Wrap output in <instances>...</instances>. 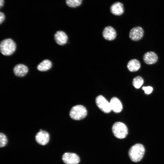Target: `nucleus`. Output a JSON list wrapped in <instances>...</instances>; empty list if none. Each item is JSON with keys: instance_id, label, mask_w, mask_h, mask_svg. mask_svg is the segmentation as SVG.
Instances as JSON below:
<instances>
[{"instance_id": "obj_5", "label": "nucleus", "mask_w": 164, "mask_h": 164, "mask_svg": "<svg viewBox=\"0 0 164 164\" xmlns=\"http://www.w3.org/2000/svg\"><path fill=\"white\" fill-rule=\"evenodd\" d=\"M95 102L97 107L104 113H108L112 111L110 102L103 96H97L96 98Z\"/></svg>"}, {"instance_id": "obj_4", "label": "nucleus", "mask_w": 164, "mask_h": 164, "mask_svg": "<svg viewBox=\"0 0 164 164\" xmlns=\"http://www.w3.org/2000/svg\"><path fill=\"white\" fill-rule=\"evenodd\" d=\"M87 111L86 108L82 105L73 107L70 112V118L74 120H79L84 118L87 115Z\"/></svg>"}, {"instance_id": "obj_22", "label": "nucleus", "mask_w": 164, "mask_h": 164, "mask_svg": "<svg viewBox=\"0 0 164 164\" xmlns=\"http://www.w3.org/2000/svg\"><path fill=\"white\" fill-rule=\"evenodd\" d=\"M4 2V0H0V8L1 7L3 6Z\"/></svg>"}, {"instance_id": "obj_6", "label": "nucleus", "mask_w": 164, "mask_h": 164, "mask_svg": "<svg viewBox=\"0 0 164 164\" xmlns=\"http://www.w3.org/2000/svg\"><path fill=\"white\" fill-rule=\"evenodd\" d=\"M62 159L66 164H78L80 161V158L77 154L71 152L64 153Z\"/></svg>"}, {"instance_id": "obj_15", "label": "nucleus", "mask_w": 164, "mask_h": 164, "mask_svg": "<svg viewBox=\"0 0 164 164\" xmlns=\"http://www.w3.org/2000/svg\"><path fill=\"white\" fill-rule=\"evenodd\" d=\"M127 66L129 71L132 72H135L140 69L141 63L138 60L136 59H132L128 61Z\"/></svg>"}, {"instance_id": "obj_21", "label": "nucleus", "mask_w": 164, "mask_h": 164, "mask_svg": "<svg viewBox=\"0 0 164 164\" xmlns=\"http://www.w3.org/2000/svg\"><path fill=\"white\" fill-rule=\"evenodd\" d=\"M5 19V15L4 13L1 12H0V24H1Z\"/></svg>"}, {"instance_id": "obj_20", "label": "nucleus", "mask_w": 164, "mask_h": 164, "mask_svg": "<svg viewBox=\"0 0 164 164\" xmlns=\"http://www.w3.org/2000/svg\"><path fill=\"white\" fill-rule=\"evenodd\" d=\"M142 89L144 91V92L146 94H148L151 93L153 91V88L150 86L143 87Z\"/></svg>"}, {"instance_id": "obj_9", "label": "nucleus", "mask_w": 164, "mask_h": 164, "mask_svg": "<svg viewBox=\"0 0 164 164\" xmlns=\"http://www.w3.org/2000/svg\"><path fill=\"white\" fill-rule=\"evenodd\" d=\"M102 35L105 39L111 41L115 38L117 34L116 30L113 27L108 26L104 29L102 32Z\"/></svg>"}, {"instance_id": "obj_8", "label": "nucleus", "mask_w": 164, "mask_h": 164, "mask_svg": "<svg viewBox=\"0 0 164 164\" xmlns=\"http://www.w3.org/2000/svg\"><path fill=\"white\" fill-rule=\"evenodd\" d=\"M35 139L39 144L43 145H45L47 144L49 141V134L46 131H39L36 135Z\"/></svg>"}, {"instance_id": "obj_1", "label": "nucleus", "mask_w": 164, "mask_h": 164, "mask_svg": "<svg viewBox=\"0 0 164 164\" xmlns=\"http://www.w3.org/2000/svg\"><path fill=\"white\" fill-rule=\"evenodd\" d=\"M145 152V149L144 145L140 143H137L129 149L128 155L132 161L137 162L140 161L142 159Z\"/></svg>"}, {"instance_id": "obj_12", "label": "nucleus", "mask_w": 164, "mask_h": 164, "mask_svg": "<svg viewBox=\"0 0 164 164\" xmlns=\"http://www.w3.org/2000/svg\"><path fill=\"white\" fill-rule=\"evenodd\" d=\"M54 39L56 43L59 45H63L67 43L68 37L64 32L58 31L54 35Z\"/></svg>"}, {"instance_id": "obj_2", "label": "nucleus", "mask_w": 164, "mask_h": 164, "mask_svg": "<svg viewBox=\"0 0 164 164\" xmlns=\"http://www.w3.org/2000/svg\"><path fill=\"white\" fill-rule=\"evenodd\" d=\"M16 47V44L13 40L9 38L6 39L1 42L0 51L4 55L9 56L15 52Z\"/></svg>"}, {"instance_id": "obj_14", "label": "nucleus", "mask_w": 164, "mask_h": 164, "mask_svg": "<svg viewBox=\"0 0 164 164\" xmlns=\"http://www.w3.org/2000/svg\"><path fill=\"white\" fill-rule=\"evenodd\" d=\"M111 13L116 15H120L124 12L123 5L120 2H116L114 3L110 8Z\"/></svg>"}, {"instance_id": "obj_17", "label": "nucleus", "mask_w": 164, "mask_h": 164, "mask_svg": "<svg viewBox=\"0 0 164 164\" xmlns=\"http://www.w3.org/2000/svg\"><path fill=\"white\" fill-rule=\"evenodd\" d=\"M144 83L142 78L140 76L135 77L133 80L132 84L134 87L137 89L140 87Z\"/></svg>"}, {"instance_id": "obj_19", "label": "nucleus", "mask_w": 164, "mask_h": 164, "mask_svg": "<svg viewBox=\"0 0 164 164\" xmlns=\"http://www.w3.org/2000/svg\"><path fill=\"white\" fill-rule=\"evenodd\" d=\"M8 139L6 135L2 133H0V147L5 146L7 143Z\"/></svg>"}, {"instance_id": "obj_16", "label": "nucleus", "mask_w": 164, "mask_h": 164, "mask_svg": "<svg viewBox=\"0 0 164 164\" xmlns=\"http://www.w3.org/2000/svg\"><path fill=\"white\" fill-rule=\"evenodd\" d=\"M52 63L48 60H45L37 66V69L41 71H45L49 70L52 67Z\"/></svg>"}, {"instance_id": "obj_10", "label": "nucleus", "mask_w": 164, "mask_h": 164, "mask_svg": "<svg viewBox=\"0 0 164 164\" xmlns=\"http://www.w3.org/2000/svg\"><path fill=\"white\" fill-rule=\"evenodd\" d=\"M143 60L145 63L148 65L155 63L158 60L157 54L153 51H149L145 53L143 56Z\"/></svg>"}, {"instance_id": "obj_18", "label": "nucleus", "mask_w": 164, "mask_h": 164, "mask_svg": "<svg viewBox=\"0 0 164 164\" xmlns=\"http://www.w3.org/2000/svg\"><path fill=\"white\" fill-rule=\"evenodd\" d=\"M66 2L67 5L69 7L75 8L81 5L82 0H66Z\"/></svg>"}, {"instance_id": "obj_3", "label": "nucleus", "mask_w": 164, "mask_h": 164, "mask_svg": "<svg viewBox=\"0 0 164 164\" xmlns=\"http://www.w3.org/2000/svg\"><path fill=\"white\" fill-rule=\"evenodd\" d=\"M112 131L114 135L119 139L125 138L128 133V129L124 123L117 122L113 125Z\"/></svg>"}, {"instance_id": "obj_13", "label": "nucleus", "mask_w": 164, "mask_h": 164, "mask_svg": "<svg viewBox=\"0 0 164 164\" xmlns=\"http://www.w3.org/2000/svg\"><path fill=\"white\" fill-rule=\"evenodd\" d=\"M110 104L111 110L116 113L121 112L122 109V105L120 101L116 97H113L110 100Z\"/></svg>"}, {"instance_id": "obj_11", "label": "nucleus", "mask_w": 164, "mask_h": 164, "mask_svg": "<svg viewBox=\"0 0 164 164\" xmlns=\"http://www.w3.org/2000/svg\"><path fill=\"white\" fill-rule=\"evenodd\" d=\"M28 71V68L25 65L19 64L16 65L13 69L14 74L16 76L22 77L26 75Z\"/></svg>"}, {"instance_id": "obj_7", "label": "nucleus", "mask_w": 164, "mask_h": 164, "mask_svg": "<svg viewBox=\"0 0 164 164\" xmlns=\"http://www.w3.org/2000/svg\"><path fill=\"white\" fill-rule=\"evenodd\" d=\"M144 31L141 27L137 26L132 29L129 33V37L132 40L137 41L140 40L143 37Z\"/></svg>"}]
</instances>
